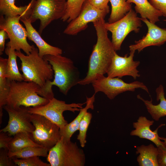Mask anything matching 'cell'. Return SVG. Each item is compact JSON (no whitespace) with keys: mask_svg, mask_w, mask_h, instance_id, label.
Listing matches in <instances>:
<instances>
[{"mask_svg":"<svg viewBox=\"0 0 166 166\" xmlns=\"http://www.w3.org/2000/svg\"><path fill=\"white\" fill-rule=\"evenodd\" d=\"M105 22L101 18L93 22L96 30L97 41L90 56L86 77L78 84L85 85L91 83L99 75L106 73L116 51L108 36Z\"/></svg>","mask_w":166,"mask_h":166,"instance_id":"cell-1","label":"cell"},{"mask_svg":"<svg viewBox=\"0 0 166 166\" xmlns=\"http://www.w3.org/2000/svg\"><path fill=\"white\" fill-rule=\"evenodd\" d=\"M21 61L20 70L22 73L24 81L33 82L41 88L38 94L49 100L54 98L51 80L54 76L51 65L44 57H41L35 47L30 54L25 55L20 51H15Z\"/></svg>","mask_w":166,"mask_h":166,"instance_id":"cell-2","label":"cell"},{"mask_svg":"<svg viewBox=\"0 0 166 166\" xmlns=\"http://www.w3.org/2000/svg\"><path fill=\"white\" fill-rule=\"evenodd\" d=\"M43 57L51 65L53 71L54 78L51 85L57 86L59 91L66 95L81 80L78 69L71 59L61 54L47 55Z\"/></svg>","mask_w":166,"mask_h":166,"instance_id":"cell-3","label":"cell"},{"mask_svg":"<svg viewBox=\"0 0 166 166\" xmlns=\"http://www.w3.org/2000/svg\"><path fill=\"white\" fill-rule=\"evenodd\" d=\"M41 87L33 82L10 81L6 105L12 107L44 105L49 101L38 94Z\"/></svg>","mask_w":166,"mask_h":166,"instance_id":"cell-4","label":"cell"},{"mask_svg":"<svg viewBox=\"0 0 166 166\" xmlns=\"http://www.w3.org/2000/svg\"><path fill=\"white\" fill-rule=\"evenodd\" d=\"M47 158L51 166H84L85 155L76 142L60 140L49 151Z\"/></svg>","mask_w":166,"mask_h":166,"instance_id":"cell-5","label":"cell"},{"mask_svg":"<svg viewBox=\"0 0 166 166\" xmlns=\"http://www.w3.org/2000/svg\"><path fill=\"white\" fill-rule=\"evenodd\" d=\"M32 11L28 19L32 23L39 20V33L52 22L61 19L66 8V0H33Z\"/></svg>","mask_w":166,"mask_h":166,"instance_id":"cell-6","label":"cell"},{"mask_svg":"<svg viewBox=\"0 0 166 166\" xmlns=\"http://www.w3.org/2000/svg\"><path fill=\"white\" fill-rule=\"evenodd\" d=\"M31 121L35 129L30 133V137L36 143L49 150L60 140V128L44 116L31 114Z\"/></svg>","mask_w":166,"mask_h":166,"instance_id":"cell-7","label":"cell"},{"mask_svg":"<svg viewBox=\"0 0 166 166\" xmlns=\"http://www.w3.org/2000/svg\"><path fill=\"white\" fill-rule=\"evenodd\" d=\"M20 19L19 16L6 17L1 15L0 29L5 30L8 34L10 41L6 44V47L17 51L22 49L29 55L35 46L28 42L27 32L20 24Z\"/></svg>","mask_w":166,"mask_h":166,"instance_id":"cell-8","label":"cell"},{"mask_svg":"<svg viewBox=\"0 0 166 166\" xmlns=\"http://www.w3.org/2000/svg\"><path fill=\"white\" fill-rule=\"evenodd\" d=\"M91 83L95 93L103 92L110 100L113 99L123 92L134 91L136 89L139 88L149 93L147 87L142 82L135 81L128 83L120 78L106 77L104 75L98 76Z\"/></svg>","mask_w":166,"mask_h":166,"instance_id":"cell-9","label":"cell"},{"mask_svg":"<svg viewBox=\"0 0 166 166\" xmlns=\"http://www.w3.org/2000/svg\"><path fill=\"white\" fill-rule=\"evenodd\" d=\"M86 102L83 103H66L65 101L55 98L49 100L46 105L36 107H29L31 114H37L44 116L56 124L60 128L64 127L68 123L63 116V112L69 111L75 113L79 111L80 108Z\"/></svg>","mask_w":166,"mask_h":166,"instance_id":"cell-10","label":"cell"},{"mask_svg":"<svg viewBox=\"0 0 166 166\" xmlns=\"http://www.w3.org/2000/svg\"><path fill=\"white\" fill-rule=\"evenodd\" d=\"M141 20L132 9L122 18L112 23L105 22V26L112 33V43L116 51L121 49V44L131 32H139Z\"/></svg>","mask_w":166,"mask_h":166,"instance_id":"cell-11","label":"cell"},{"mask_svg":"<svg viewBox=\"0 0 166 166\" xmlns=\"http://www.w3.org/2000/svg\"><path fill=\"white\" fill-rule=\"evenodd\" d=\"M3 108L7 112L9 119L7 125L0 131L7 132L10 136L26 132L32 133L35 129L31 121L29 107L21 106L12 107L5 105Z\"/></svg>","mask_w":166,"mask_h":166,"instance_id":"cell-12","label":"cell"},{"mask_svg":"<svg viewBox=\"0 0 166 166\" xmlns=\"http://www.w3.org/2000/svg\"><path fill=\"white\" fill-rule=\"evenodd\" d=\"M109 11L97 9L88 0L84 4L78 15L69 23L64 31V33L69 35H77L85 30L89 22H93L101 18L104 19Z\"/></svg>","mask_w":166,"mask_h":166,"instance_id":"cell-13","label":"cell"},{"mask_svg":"<svg viewBox=\"0 0 166 166\" xmlns=\"http://www.w3.org/2000/svg\"><path fill=\"white\" fill-rule=\"evenodd\" d=\"M135 51H131L128 56L127 54L124 57L119 55L116 52L106 73L107 76L121 78L128 76L132 77L135 80L139 77L140 75L137 67L140 62L133 60Z\"/></svg>","mask_w":166,"mask_h":166,"instance_id":"cell-14","label":"cell"},{"mask_svg":"<svg viewBox=\"0 0 166 166\" xmlns=\"http://www.w3.org/2000/svg\"><path fill=\"white\" fill-rule=\"evenodd\" d=\"M146 25L148 32L141 39L130 45V51L137 50L138 53L146 47L151 46H160L166 42V29L160 28L146 18H140Z\"/></svg>","mask_w":166,"mask_h":166,"instance_id":"cell-15","label":"cell"},{"mask_svg":"<svg viewBox=\"0 0 166 166\" xmlns=\"http://www.w3.org/2000/svg\"><path fill=\"white\" fill-rule=\"evenodd\" d=\"M154 122L153 120H149L145 117H139L137 121L133 123L135 129L131 132L130 135L136 136L140 138L149 140L155 144L157 147L161 146L166 147L164 142L161 141L158 133L159 128L165 124H160L152 131L150 129V126L153 124Z\"/></svg>","mask_w":166,"mask_h":166,"instance_id":"cell-16","label":"cell"},{"mask_svg":"<svg viewBox=\"0 0 166 166\" xmlns=\"http://www.w3.org/2000/svg\"><path fill=\"white\" fill-rule=\"evenodd\" d=\"M20 20L26 27L27 38L36 44L38 50L39 55L41 57H43L47 55H57L62 54V50L61 49L49 44L43 39L29 19H22Z\"/></svg>","mask_w":166,"mask_h":166,"instance_id":"cell-17","label":"cell"},{"mask_svg":"<svg viewBox=\"0 0 166 166\" xmlns=\"http://www.w3.org/2000/svg\"><path fill=\"white\" fill-rule=\"evenodd\" d=\"M156 100L160 102L157 105H154L152 100H145L140 95H138L137 98L144 103L148 112L155 121H158L161 117L166 116V99L165 97L164 87L160 85L156 90Z\"/></svg>","mask_w":166,"mask_h":166,"instance_id":"cell-18","label":"cell"},{"mask_svg":"<svg viewBox=\"0 0 166 166\" xmlns=\"http://www.w3.org/2000/svg\"><path fill=\"white\" fill-rule=\"evenodd\" d=\"M96 93L90 97H86V105L84 108H80V112L76 117L71 122L64 127L60 128L61 137L66 141H70L71 136L78 129L79 124L85 114L89 109H94L93 103L95 100Z\"/></svg>","mask_w":166,"mask_h":166,"instance_id":"cell-19","label":"cell"},{"mask_svg":"<svg viewBox=\"0 0 166 166\" xmlns=\"http://www.w3.org/2000/svg\"><path fill=\"white\" fill-rule=\"evenodd\" d=\"M33 0L28 5L17 6L15 0H0V11L1 15L6 17L19 16L21 19L29 18L32 11Z\"/></svg>","mask_w":166,"mask_h":166,"instance_id":"cell-20","label":"cell"},{"mask_svg":"<svg viewBox=\"0 0 166 166\" xmlns=\"http://www.w3.org/2000/svg\"><path fill=\"white\" fill-rule=\"evenodd\" d=\"M136 154H139L137 161L140 166H159L157 161L158 148L152 144L142 145L136 148Z\"/></svg>","mask_w":166,"mask_h":166,"instance_id":"cell-21","label":"cell"},{"mask_svg":"<svg viewBox=\"0 0 166 166\" xmlns=\"http://www.w3.org/2000/svg\"><path fill=\"white\" fill-rule=\"evenodd\" d=\"M130 3L135 4V12L140 14L141 18H146L151 22L155 24L159 21V18L163 16L162 13L155 9L148 0H127Z\"/></svg>","mask_w":166,"mask_h":166,"instance_id":"cell-22","label":"cell"},{"mask_svg":"<svg viewBox=\"0 0 166 166\" xmlns=\"http://www.w3.org/2000/svg\"><path fill=\"white\" fill-rule=\"evenodd\" d=\"M8 59L0 57V123H2V109L6 105L10 88V81L6 77Z\"/></svg>","mask_w":166,"mask_h":166,"instance_id":"cell-23","label":"cell"},{"mask_svg":"<svg viewBox=\"0 0 166 166\" xmlns=\"http://www.w3.org/2000/svg\"><path fill=\"white\" fill-rule=\"evenodd\" d=\"M15 51V50L9 47H6L5 49V53L8 56L6 77L10 81H24V79L18 67L17 56Z\"/></svg>","mask_w":166,"mask_h":166,"instance_id":"cell-24","label":"cell"},{"mask_svg":"<svg viewBox=\"0 0 166 166\" xmlns=\"http://www.w3.org/2000/svg\"><path fill=\"white\" fill-rule=\"evenodd\" d=\"M30 133L24 132L18 133L15 135L9 145V152H16L28 146L42 147L32 140Z\"/></svg>","mask_w":166,"mask_h":166,"instance_id":"cell-25","label":"cell"},{"mask_svg":"<svg viewBox=\"0 0 166 166\" xmlns=\"http://www.w3.org/2000/svg\"><path fill=\"white\" fill-rule=\"evenodd\" d=\"M111 6V11L108 22H115L123 18L132 9L131 3L127 0H109Z\"/></svg>","mask_w":166,"mask_h":166,"instance_id":"cell-26","label":"cell"},{"mask_svg":"<svg viewBox=\"0 0 166 166\" xmlns=\"http://www.w3.org/2000/svg\"><path fill=\"white\" fill-rule=\"evenodd\" d=\"M48 149L42 147L28 146L15 152L8 151L9 156L12 158H25L34 156L47 157L49 151Z\"/></svg>","mask_w":166,"mask_h":166,"instance_id":"cell-27","label":"cell"},{"mask_svg":"<svg viewBox=\"0 0 166 166\" xmlns=\"http://www.w3.org/2000/svg\"><path fill=\"white\" fill-rule=\"evenodd\" d=\"M88 0H67L65 13L61 18L64 22L69 23L79 14L85 3Z\"/></svg>","mask_w":166,"mask_h":166,"instance_id":"cell-28","label":"cell"},{"mask_svg":"<svg viewBox=\"0 0 166 166\" xmlns=\"http://www.w3.org/2000/svg\"><path fill=\"white\" fill-rule=\"evenodd\" d=\"M92 117V114L87 112L83 116L79 126V133L77 138L79 141L81 146L83 148L85 146L86 143L87 131Z\"/></svg>","mask_w":166,"mask_h":166,"instance_id":"cell-29","label":"cell"},{"mask_svg":"<svg viewBox=\"0 0 166 166\" xmlns=\"http://www.w3.org/2000/svg\"><path fill=\"white\" fill-rule=\"evenodd\" d=\"M12 158L15 164L19 166H51L49 163L41 160L38 156L21 159Z\"/></svg>","mask_w":166,"mask_h":166,"instance_id":"cell-30","label":"cell"},{"mask_svg":"<svg viewBox=\"0 0 166 166\" xmlns=\"http://www.w3.org/2000/svg\"><path fill=\"white\" fill-rule=\"evenodd\" d=\"M8 151V149H0V166H17L14 162L12 158L9 156Z\"/></svg>","mask_w":166,"mask_h":166,"instance_id":"cell-31","label":"cell"},{"mask_svg":"<svg viewBox=\"0 0 166 166\" xmlns=\"http://www.w3.org/2000/svg\"><path fill=\"white\" fill-rule=\"evenodd\" d=\"M151 5L160 11L163 16L166 17V0H148Z\"/></svg>","mask_w":166,"mask_h":166,"instance_id":"cell-32","label":"cell"},{"mask_svg":"<svg viewBox=\"0 0 166 166\" xmlns=\"http://www.w3.org/2000/svg\"><path fill=\"white\" fill-rule=\"evenodd\" d=\"M89 2L93 6L101 10L109 11L108 5L109 0H88Z\"/></svg>","mask_w":166,"mask_h":166,"instance_id":"cell-33","label":"cell"},{"mask_svg":"<svg viewBox=\"0 0 166 166\" xmlns=\"http://www.w3.org/2000/svg\"><path fill=\"white\" fill-rule=\"evenodd\" d=\"M157 148V161L159 166H166V147L161 146Z\"/></svg>","mask_w":166,"mask_h":166,"instance_id":"cell-34","label":"cell"},{"mask_svg":"<svg viewBox=\"0 0 166 166\" xmlns=\"http://www.w3.org/2000/svg\"><path fill=\"white\" fill-rule=\"evenodd\" d=\"M13 137L6 132H0V148L8 149Z\"/></svg>","mask_w":166,"mask_h":166,"instance_id":"cell-35","label":"cell"},{"mask_svg":"<svg viewBox=\"0 0 166 166\" xmlns=\"http://www.w3.org/2000/svg\"><path fill=\"white\" fill-rule=\"evenodd\" d=\"M9 38L8 34L5 30H0V55L2 54L5 49V42L6 39Z\"/></svg>","mask_w":166,"mask_h":166,"instance_id":"cell-36","label":"cell"},{"mask_svg":"<svg viewBox=\"0 0 166 166\" xmlns=\"http://www.w3.org/2000/svg\"><path fill=\"white\" fill-rule=\"evenodd\" d=\"M160 139L161 140H164V144L166 145V138L164 137H160Z\"/></svg>","mask_w":166,"mask_h":166,"instance_id":"cell-37","label":"cell"}]
</instances>
